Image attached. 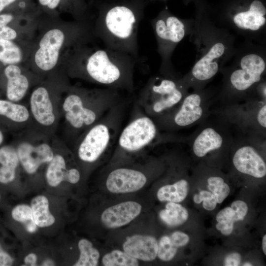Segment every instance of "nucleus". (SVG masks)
Instances as JSON below:
<instances>
[{
    "label": "nucleus",
    "mask_w": 266,
    "mask_h": 266,
    "mask_svg": "<svg viewBox=\"0 0 266 266\" xmlns=\"http://www.w3.org/2000/svg\"><path fill=\"white\" fill-rule=\"evenodd\" d=\"M188 190V181L186 179L182 178L173 184L161 187L158 191L157 196L161 201L178 203L185 199Z\"/></svg>",
    "instance_id": "obj_25"
},
{
    "label": "nucleus",
    "mask_w": 266,
    "mask_h": 266,
    "mask_svg": "<svg viewBox=\"0 0 266 266\" xmlns=\"http://www.w3.org/2000/svg\"><path fill=\"white\" fill-rule=\"evenodd\" d=\"M124 99L120 91L109 88L73 89L62 103L68 134L72 143Z\"/></svg>",
    "instance_id": "obj_5"
},
{
    "label": "nucleus",
    "mask_w": 266,
    "mask_h": 266,
    "mask_svg": "<svg viewBox=\"0 0 266 266\" xmlns=\"http://www.w3.org/2000/svg\"><path fill=\"white\" fill-rule=\"evenodd\" d=\"M243 266H252V264L249 263H245L243 264Z\"/></svg>",
    "instance_id": "obj_46"
},
{
    "label": "nucleus",
    "mask_w": 266,
    "mask_h": 266,
    "mask_svg": "<svg viewBox=\"0 0 266 266\" xmlns=\"http://www.w3.org/2000/svg\"><path fill=\"white\" fill-rule=\"evenodd\" d=\"M47 141L22 140L16 148L19 162L29 174L35 173L41 165L49 163L54 155V149Z\"/></svg>",
    "instance_id": "obj_15"
},
{
    "label": "nucleus",
    "mask_w": 266,
    "mask_h": 266,
    "mask_svg": "<svg viewBox=\"0 0 266 266\" xmlns=\"http://www.w3.org/2000/svg\"><path fill=\"white\" fill-rule=\"evenodd\" d=\"M263 251L265 255H266V234L263 237L262 240Z\"/></svg>",
    "instance_id": "obj_42"
},
{
    "label": "nucleus",
    "mask_w": 266,
    "mask_h": 266,
    "mask_svg": "<svg viewBox=\"0 0 266 266\" xmlns=\"http://www.w3.org/2000/svg\"><path fill=\"white\" fill-rule=\"evenodd\" d=\"M13 261L12 257L2 250L0 245V266H11Z\"/></svg>",
    "instance_id": "obj_40"
},
{
    "label": "nucleus",
    "mask_w": 266,
    "mask_h": 266,
    "mask_svg": "<svg viewBox=\"0 0 266 266\" xmlns=\"http://www.w3.org/2000/svg\"><path fill=\"white\" fill-rule=\"evenodd\" d=\"M212 115L199 124L195 131L187 137L186 143L196 158H217L230 153L234 138L232 129L221 118Z\"/></svg>",
    "instance_id": "obj_12"
},
{
    "label": "nucleus",
    "mask_w": 266,
    "mask_h": 266,
    "mask_svg": "<svg viewBox=\"0 0 266 266\" xmlns=\"http://www.w3.org/2000/svg\"><path fill=\"white\" fill-rule=\"evenodd\" d=\"M266 139L238 134L231 148L232 163L238 172L261 179L266 175V164L263 153Z\"/></svg>",
    "instance_id": "obj_14"
},
{
    "label": "nucleus",
    "mask_w": 266,
    "mask_h": 266,
    "mask_svg": "<svg viewBox=\"0 0 266 266\" xmlns=\"http://www.w3.org/2000/svg\"><path fill=\"white\" fill-rule=\"evenodd\" d=\"M248 206L242 200L234 201L231 207H225L217 214L216 228L225 235H230L233 230L234 223L243 220L248 212Z\"/></svg>",
    "instance_id": "obj_23"
},
{
    "label": "nucleus",
    "mask_w": 266,
    "mask_h": 266,
    "mask_svg": "<svg viewBox=\"0 0 266 266\" xmlns=\"http://www.w3.org/2000/svg\"><path fill=\"white\" fill-rule=\"evenodd\" d=\"M37 261V256L34 253H31L28 255L24 259L25 263L27 265L35 266Z\"/></svg>",
    "instance_id": "obj_41"
},
{
    "label": "nucleus",
    "mask_w": 266,
    "mask_h": 266,
    "mask_svg": "<svg viewBox=\"0 0 266 266\" xmlns=\"http://www.w3.org/2000/svg\"><path fill=\"white\" fill-rule=\"evenodd\" d=\"M219 89L210 87L189 92L178 106L154 120L161 131L168 133L199 124L211 114Z\"/></svg>",
    "instance_id": "obj_10"
},
{
    "label": "nucleus",
    "mask_w": 266,
    "mask_h": 266,
    "mask_svg": "<svg viewBox=\"0 0 266 266\" xmlns=\"http://www.w3.org/2000/svg\"><path fill=\"white\" fill-rule=\"evenodd\" d=\"M11 214L15 220L23 224L28 232L33 233L36 231L37 225L33 219L32 209L29 205L20 204L16 206Z\"/></svg>",
    "instance_id": "obj_32"
},
{
    "label": "nucleus",
    "mask_w": 266,
    "mask_h": 266,
    "mask_svg": "<svg viewBox=\"0 0 266 266\" xmlns=\"http://www.w3.org/2000/svg\"><path fill=\"white\" fill-rule=\"evenodd\" d=\"M169 237L172 244L177 248L186 245L190 240L187 234L180 231L173 232Z\"/></svg>",
    "instance_id": "obj_37"
},
{
    "label": "nucleus",
    "mask_w": 266,
    "mask_h": 266,
    "mask_svg": "<svg viewBox=\"0 0 266 266\" xmlns=\"http://www.w3.org/2000/svg\"><path fill=\"white\" fill-rule=\"evenodd\" d=\"M13 19L11 13H0V39L13 41L17 37L16 31L8 25Z\"/></svg>",
    "instance_id": "obj_35"
},
{
    "label": "nucleus",
    "mask_w": 266,
    "mask_h": 266,
    "mask_svg": "<svg viewBox=\"0 0 266 266\" xmlns=\"http://www.w3.org/2000/svg\"><path fill=\"white\" fill-rule=\"evenodd\" d=\"M30 111L26 106L9 100L0 99V115L18 123L27 122L30 117Z\"/></svg>",
    "instance_id": "obj_27"
},
{
    "label": "nucleus",
    "mask_w": 266,
    "mask_h": 266,
    "mask_svg": "<svg viewBox=\"0 0 266 266\" xmlns=\"http://www.w3.org/2000/svg\"><path fill=\"white\" fill-rule=\"evenodd\" d=\"M102 262L105 266H138L137 259L133 257L126 252L115 250L105 255Z\"/></svg>",
    "instance_id": "obj_31"
},
{
    "label": "nucleus",
    "mask_w": 266,
    "mask_h": 266,
    "mask_svg": "<svg viewBox=\"0 0 266 266\" xmlns=\"http://www.w3.org/2000/svg\"><path fill=\"white\" fill-rule=\"evenodd\" d=\"M76 52L72 74L92 82L133 93L138 61L130 55L106 48H80Z\"/></svg>",
    "instance_id": "obj_4"
},
{
    "label": "nucleus",
    "mask_w": 266,
    "mask_h": 266,
    "mask_svg": "<svg viewBox=\"0 0 266 266\" xmlns=\"http://www.w3.org/2000/svg\"><path fill=\"white\" fill-rule=\"evenodd\" d=\"M230 65L223 67L222 83L217 95L220 105L241 102L255 97L265 78L266 45L245 40L238 47Z\"/></svg>",
    "instance_id": "obj_3"
},
{
    "label": "nucleus",
    "mask_w": 266,
    "mask_h": 266,
    "mask_svg": "<svg viewBox=\"0 0 266 266\" xmlns=\"http://www.w3.org/2000/svg\"><path fill=\"white\" fill-rule=\"evenodd\" d=\"M147 181L146 173L141 169L120 167L108 173L106 179V186L111 193H131L142 188Z\"/></svg>",
    "instance_id": "obj_16"
},
{
    "label": "nucleus",
    "mask_w": 266,
    "mask_h": 266,
    "mask_svg": "<svg viewBox=\"0 0 266 266\" xmlns=\"http://www.w3.org/2000/svg\"><path fill=\"white\" fill-rule=\"evenodd\" d=\"M157 44V52L161 58L159 73L176 76L177 72L171 61L172 55L177 45L190 35L193 19H183L172 14L164 7L150 20Z\"/></svg>",
    "instance_id": "obj_11"
},
{
    "label": "nucleus",
    "mask_w": 266,
    "mask_h": 266,
    "mask_svg": "<svg viewBox=\"0 0 266 266\" xmlns=\"http://www.w3.org/2000/svg\"><path fill=\"white\" fill-rule=\"evenodd\" d=\"M211 114L234 127L239 134L266 139V100L255 97L241 102L220 105L212 109Z\"/></svg>",
    "instance_id": "obj_13"
},
{
    "label": "nucleus",
    "mask_w": 266,
    "mask_h": 266,
    "mask_svg": "<svg viewBox=\"0 0 266 266\" xmlns=\"http://www.w3.org/2000/svg\"><path fill=\"white\" fill-rule=\"evenodd\" d=\"M181 139V136L161 131L154 119L134 100L129 120L118 135L114 155L138 154L156 146L179 142Z\"/></svg>",
    "instance_id": "obj_8"
},
{
    "label": "nucleus",
    "mask_w": 266,
    "mask_h": 266,
    "mask_svg": "<svg viewBox=\"0 0 266 266\" xmlns=\"http://www.w3.org/2000/svg\"><path fill=\"white\" fill-rule=\"evenodd\" d=\"M43 265L44 266L53 265V262L51 260H46L44 262Z\"/></svg>",
    "instance_id": "obj_44"
},
{
    "label": "nucleus",
    "mask_w": 266,
    "mask_h": 266,
    "mask_svg": "<svg viewBox=\"0 0 266 266\" xmlns=\"http://www.w3.org/2000/svg\"><path fill=\"white\" fill-rule=\"evenodd\" d=\"M207 188L215 197L217 203H221L229 196L230 188L221 176L213 175L207 178Z\"/></svg>",
    "instance_id": "obj_33"
},
{
    "label": "nucleus",
    "mask_w": 266,
    "mask_h": 266,
    "mask_svg": "<svg viewBox=\"0 0 266 266\" xmlns=\"http://www.w3.org/2000/svg\"><path fill=\"white\" fill-rule=\"evenodd\" d=\"M30 0H0V13L8 7L18 4V3L27 6Z\"/></svg>",
    "instance_id": "obj_39"
},
{
    "label": "nucleus",
    "mask_w": 266,
    "mask_h": 266,
    "mask_svg": "<svg viewBox=\"0 0 266 266\" xmlns=\"http://www.w3.org/2000/svg\"><path fill=\"white\" fill-rule=\"evenodd\" d=\"M55 105L47 89L38 87L32 92L30 100V113L38 125L52 127L56 122Z\"/></svg>",
    "instance_id": "obj_18"
},
{
    "label": "nucleus",
    "mask_w": 266,
    "mask_h": 266,
    "mask_svg": "<svg viewBox=\"0 0 266 266\" xmlns=\"http://www.w3.org/2000/svg\"><path fill=\"white\" fill-rule=\"evenodd\" d=\"M131 100L124 99L112 107L73 143L78 158L93 164L114 147Z\"/></svg>",
    "instance_id": "obj_7"
},
{
    "label": "nucleus",
    "mask_w": 266,
    "mask_h": 266,
    "mask_svg": "<svg viewBox=\"0 0 266 266\" xmlns=\"http://www.w3.org/2000/svg\"><path fill=\"white\" fill-rule=\"evenodd\" d=\"M109 1H117V0H107Z\"/></svg>",
    "instance_id": "obj_47"
},
{
    "label": "nucleus",
    "mask_w": 266,
    "mask_h": 266,
    "mask_svg": "<svg viewBox=\"0 0 266 266\" xmlns=\"http://www.w3.org/2000/svg\"><path fill=\"white\" fill-rule=\"evenodd\" d=\"M65 40L64 33L58 29H51L44 34L34 55L35 64L40 69L49 71L55 66Z\"/></svg>",
    "instance_id": "obj_17"
},
{
    "label": "nucleus",
    "mask_w": 266,
    "mask_h": 266,
    "mask_svg": "<svg viewBox=\"0 0 266 266\" xmlns=\"http://www.w3.org/2000/svg\"><path fill=\"white\" fill-rule=\"evenodd\" d=\"M159 216L168 226L175 227L185 222L189 217V213L181 204L168 202L166 205V208L160 212Z\"/></svg>",
    "instance_id": "obj_28"
},
{
    "label": "nucleus",
    "mask_w": 266,
    "mask_h": 266,
    "mask_svg": "<svg viewBox=\"0 0 266 266\" xmlns=\"http://www.w3.org/2000/svg\"><path fill=\"white\" fill-rule=\"evenodd\" d=\"M182 76L160 73L154 75L140 89L134 100L147 115L157 119L178 106L189 93Z\"/></svg>",
    "instance_id": "obj_9"
},
{
    "label": "nucleus",
    "mask_w": 266,
    "mask_h": 266,
    "mask_svg": "<svg viewBox=\"0 0 266 266\" xmlns=\"http://www.w3.org/2000/svg\"><path fill=\"white\" fill-rule=\"evenodd\" d=\"M209 9L217 26L266 45V0H222Z\"/></svg>",
    "instance_id": "obj_6"
},
{
    "label": "nucleus",
    "mask_w": 266,
    "mask_h": 266,
    "mask_svg": "<svg viewBox=\"0 0 266 266\" xmlns=\"http://www.w3.org/2000/svg\"><path fill=\"white\" fill-rule=\"evenodd\" d=\"M19 160L16 149L11 145L0 148V182L7 184L14 180Z\"/></svg>",
    "instance_id": "obj_24"
},
{
    "label": "nucleus",
    "mask_w": 266,
    "mask_h": 266,
    "mask_svg": "<svg viewBox=\"0 0 266 266\" xmlns=\"http://www.w3.org/2000/svg\"><path fill=\"white\" fill-rule=\"evenodd\" d=\"M147 0H99L95 33L104 47L127 53L139 60L138 31Z\"/></svg>",
    "instance_id": "obj_2"
},
{
    "label": "nucleus",
    "mask_w": 266,
    "mask_h": 266,
    "mask_svg": "<svg viewBox=\"0 0 266 266\" xmlns=\"http://www.w3.org/2000/svg\"><path fill=\"white\" fill-rule=\"evenodd\" d=\"M241 262V256L237 252H233L228 254L225 258L224 265L225 266H238Z\"/></svg>",
    "instance_id": "obj_38"
},
{
    "label": "nucleus",
    "mask_w": 266,
    "mask_h": 266,
    "mask_svg": "<svg viewBox=\"0 0 266 266\" xmlns=\"http://www.w3.org/2000/svg\"><path fill=\"white\" fill-rule=\"evenodd\" d=\"M33 219L36 225L39 227L51 226L55 219L49 210V202L47 198L44 196H38L31 201Z\"/></svg>",
    "instance_id": "obj_26"
},
{
    "label": "nucleus",
    "mask_w": 266,
    "mask_h": 266,
    "mask_svg": "<svg viewBox=\"0 0 266 266\" xmlns=\"http://www.w3.org/2000/svg\"><path fill=\"white\" fill-rule=\"evenodd\" d=\"M4 74L7 79L6 95L8 100L17 102L26 95L29 87L27 77L16 64L6 66Z\"/></svg>",
    "instance_id": "obj_22"
},
{
    "label": "nucleus",
    "mask_w": 266,
    "mask_h": 266,
    "mask_svg": "<svg viewBox=\"0 0 266 266\" xmlns=\"http://www.w3.org/2000/svg\"><path fill=\"white\" fill-rule=\"evenodd\" d=\"M158 244L152 236L135 234L128 237L123 247L125 252L136 259L152 261L157 256Z\"/></svg>",
    "instance_id": "obj_20"
},
{
    "label": "nucleus",
    "mask_w": 266,
    "mask_h": 266,
    "mask_svg": "<svg viewBox=\"0 0 266 266\" xmlns=\"http://www.w3.org/2000/svg\"><path fill=\"white\" fill-rule=\"evenodd\" d=\"M193 200L197 204L202 202L203 207L208 211L214 209L217 203L212 193L206 190H201L199 194H195Z\"/></svg>",
    "instance_id": "obj_36"
},
{
    "label": "nucleus",
    "mask_w": 266,
    "mask_h": 266,
    "mask_svg": "<svg viewBox=\"0 0 266 266\" xmlns=\"http://www.w3.org/2000/svg\"><path fill=\"white\" fill-rule=\"evenodd\" d=\"M80 254L74 266H96L100 258L99 251L86 239H82L78 242Z\"/></svg>",
    "instance_id": "obj_30"
},
{
    "label": "nucleus",
    "mask_w": 266,
    "mask_h": 266,
    "mask_svg": "<svg viewBox=\"0 0 266 266\" xmlns=\"http://www.w3.org/2000/svg\"><path fill=\"white\" fill-rule=\"evenodd\" d=\"M80 178V173L78 169L74 167L67 168L63 156L54 153L46 171V179L50 186L56 187L62 181L75 184Z\"/></svg>",
    "instance_id": "obj_21"
},
{
    "label": "nucleus",
    "mask_w": 266,
    "mask_h": 266,
    "mask_svg": "<svg viewBox=\"0 0 266 266\" xmlns=\"http://www.w3.org/2000/svg\"><path fill=\"white\" fill-rule=\"evenodd\" d=\"M23 59V52L12 40L0 39V63L7 66L17 64Z\"/></svg>",
    "instance_id": "obj_29"
},
{
    "label": "nucleus",
    "mask_w": 266,
    "mask_h": 266,
    "mask_svg": "<svg viewBox=\"0 0 266 266\" xmlns=\"http://www.w3.org/2000/svg\"><path fill=\"white\" fill-rule=\"evenodd\" d=\"M3 140V135L2 132L0 130V145L2 143Z\"/></svg>",
    "instance_id": "obj_45"
},
{
    "label": "nucleus",
    "mask_w": 266,
    "mask_h": 266,
    "mask_svg": "<svg viewBox=\"0 0 266 266\" xmlns=\"http://www.w3.org/2000/svg\"><path fill=\"white\" fill-rule=\"evenodd\" d=\"M141 210V205L135 201L121 202L106 209L101 214V222L107 228H119L134 219Z\"/></svg>",
    "instance_id": "obj_19"
},
{
    "label": "nucleus",
    "mask_w": 266,
    "mask_h": 266,
    "mask_svg": "<svg viewBox=\"0 0 266 266\" xmlns=\"http://www.w3.org/2000/svg\"><path fill=\"white\" fill-rule=\"evenodd\" d=\"M194 3L196 13L190 37L195 45L196 56L193 66L182 78L189 89L196 91L206 87L232 59L236 47L234 35L215 24L205 0Z\"/></svg>",
    "instance_id": "obj_1"
},
{
    "label": "nucleus",
    "mask_w": 266,
    "mask_h": 266,
    "mask_svg": "<svg viewBox=\"0 0 266 266\" xmlns=\"http://www.w3.org/2000/svg\"><path fill=\"white\" fill-rule=\"evenodd\" d=\"M157 0H159V1H162V0H147V1L150 2H153V1H157ZM196 0H183V1H184V2L185 3V4H187L188 3H189L191 1H193L194 2Z\"/></svg>",
    "instance_id": "obj_43"
},
{
    "label": "nucleus",
    "mask_w": 266,
    "mask_h": 266,
    "mask_svg": "<svg viewBox=\"0 0 266 266\" xmlns=\"http://www.w3.org/2000/svg\"><path fill=\"white\" fill-rule=\"evenodd\" d=\"M177 247L171 241L169 236H162L158 244L157 256L160 259L164 261L171 260L175 256Z\"/></svg>",
    "instance_id": "obj_34"
}]
</instances>
